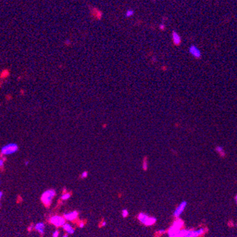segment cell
I'll use <instances>...</instances> for the list:
<instances>
[{"instance_id": "obj_1", "label": "cell", "mask_w": 237, "mask_h": 237, "mask_svg": "<svg viewBox=\"0 0 237 237\" xmlns=\"http://www.w3.org/2000/svg\"><path fill=\"white\" fill-rule=\"evenodd\" d=\"M56 192L55 190L48 189L43 192L41 196V200L46 206H49L51 205L53 197L55 196Z\"/></svg>"}, {"instance_id": "obj_2", "label": "cell", "mask_w": 237, "mask_h": 237, "mask_svg": "<svg viewBox=\"0 0 237 237\" xmlns=\"http://www.w3.org/2000/svg\"><path fill=\"white\" fill-rule=\"evenodd\" d=\"M18 150V146L15 143H9L7 145L3 146L1 149V155L2 156H7L10 154L16 153Z\"/></svg>"}, {"instance_id": "obj_3", "label": "cell", "mask_w": 237, "mask_h": 237, "mask_svg": "<svg viewBox=\"0 0 237 237\" xmlns=\"http://www.w3.org/2000/svg\"><path fill=\"white\" fill-rule=\"evenodd\" d=\"M138 219L139 221L145 226H151L156 222L157 219L155 217H150L145 213L141 212L138 215Z\"/></svg>"}, {"instance_id": "obj_4", "label": "cell", "mask_w": 237, "mask_h": 237, "mask_svg": "<svg viewBox=\"0 0 237 237\" xmlns=\"http://www.w3.org/2000/svg\"><path fill=\"white\" fill-rule=\"evenodd\" d=\"M177 219H178V220L174 221L173 224H172V226L168 229V233L169 237H173L175 235L177 234L181 230V228L183 226V221L179 218H177Z\"/></svg>"}, {"instance_id": "obj_5", "label": "cell", "mask_w": 237, "mask_h": 237, "mask_svg": "<svg viewBox=\"0 0 237 237\" xmlns=\"http://www.w3.org/2000/svg\"><path fill=\"white\" fill-rule=\"evenodd\" d=\"M65 221H66V219H65V217L59 216V215L53 216V217H50V223L53 224L54 226H57V227L63 226L64 224L66 223Z\"/></svg>"}, {"instance_id": "obj_6", "label": "cell", "mask_w": 237, "mask_h": 237, "mask_svg": "<svg viewBox=\"0 0 237 237\" xmlns=\"http://www.w3.org/2000/svg\"><path fill=\"white\" fill-rule=\"evenodd\" d=\"M187 205V201L185 200L182 201V202L179 204V205L176 208V210L174 211L173 212L174 217H176V218H179L180 215L182 214V212H184V210H185V208H186Z\"/></svg>"}, {"instance_id": "obj_7", "label": "cell", "mask_w": 237, "mask_h": 237, "mask_svg": "<svg viewBox=\"0 0 237 237\" xmlns=\"http://www.w3.org/2000/svg\"><path fill=\"white\" fill-rule=\"evenodd\" d=\"M189 52L192 56H194V57H195V58H200L201 56H202L201 51L195 45H191L189 47Z\"/></svg>"}, {"instance_id": "obj_8", "label": "cell", "mask_w": 237, "mask_h": 237, "mask_svg": "<svg viewBox=\"0 0 237 237\" xmlns=\"http://www.w3.org/2000/svg\"><path fill=\"white\" fill-rule=\"evenodd\" d=\"M78 211H73V212H68V213H65L64 214V217L66 219L67 221H73L78 218Z\"/></svg>"}, {"instance_id": "obj_9", "label": "cell", "mask_w": 237, "mask_h": 237, "mask_svg": "<svg viewBox=\"0 0 237 237\" xmlns=\"http://www.w3.org/2000/svg\"><path fill=\"white\" fill-rule=\"evenodd\" d=\"M45 228H46L45 224L43 223V222H39L34 226L35 230L37 231L40 234H44L45 232Z\"/></svg>"}, {"instance_id": "obj_10", "label": "cell", "mask_w": 237, "mask_h": 237, "mask_svg": "<svg viewBox=\"0 0 237 237\" xmlns=\"http://www.w3.org/2000/svg\"><path fill=\"white\" fill-rule=\"evenodd\" d=\"M173 43L176 45H179L181 43V38L179 36V34L176 31H173Z\"/></svg>"}, {"instance_id": "obj_11", "label": "cell", "mask_w": 237, "mask_h": 237, "mask_svg": "<svg viewBox=\"0 0 237 237\" xmlns=\"http://www.w3.org/2000/svg\"><path fill=\"white\" fill-rule=\"evenodd\" d=\"M63 229L68 234H74V232H75V229H74V228H73V226H71L70 224L68 223L65 224L63 226Z\"/></svg>"}, {"instance_id": "obj_12", "label": "cell", "mask_w": 237, "mask_h": 237, "mask_svg": "<svg viewBox=\"0 0 237 237\" xmlns=\"http://www.w3.org/2000/svg\"><path fill=\"white\" fill-rule=\"evenodd\" d=\"M215 151L217 152L219 156L221 158H225L226 157V151L221 146H217L215 147Z\"/></svg>"}, {"instance_id": "obj_13", "label": "cell", "mask_w": 237, "mask_h": 237, "mask_svg": "<svg viewBox=\"0 0 237 237\" xmlns=\"http://www.w3.org/2000/svg\"><path fill=\"white\" fill-rule=\"evenodd\" d=\"M205 233V228H200L197 230H193L192 237H199Z\"/></svg>"}, {"instance_id": "obj_14", "label": "cell", "mask_w": 237, "mask_h": 237, "mask_svg": "<svg viewBox=\"0 0 237 237\" xmlns=\"http://www.w3.org/2000/svg\"><path fill=\"white\" fill-rule=\"evenodd\" d=\"M142 168L144 171H147L148 168V157L147 156H145L143 159V165H142Z\"/></svg>"}, {"instance_id": "obj_15", "label": "cell", "mask_w": 237, "mask_h": 237, "mask_svg": "<svg viewBox=\"0 0 237 237\" xmlns=\"http://www.w3.org/2000/svg\"><path fill=\"white\" fill-rule=\"evenodd\" d=\"M70 197L71 194L70 192H65V193H63V194L62 195V196L60 198H61L62 200H68Z\"/></svg>"}, {"instance_id": "obj_16", "label": "cell", "mask_w": 237, "mask_h": 237, "mask_svg": "<svg viewBox=\"0 0 237 237\" xmlns=\"http://www.w3.org/2000/svg\"><path fill=\"white\" fill-rule=\"evenodd\" d=\"M134 14V12L133 10H128V11H126V17H130V16H133Z\"/></svg>"}, {"instance_id": "obj_17", "label": "cell", "mask_w": 237, "mask_h": 237, "mask_svg": "<svg viewBox=\"0 0 237 237\" xmlns=\"http://www.w3.org/2000/svg\"><path fill=\"white\" fill-rule=\"evenodd\" d=\"M121 215H122V217H123L124 218H125V217H126L128 215H129V211H128L127 210L124 209V210H122V212H121Z\"/></svg>"}, {"instance_id": "obj_18", "label": "cell", "mask_w": 237, "mask_h": 237, "mask_svg": "<svg viewBox=\"0 0 237 237\" xmlns=\"http://www.w3.org/2000/svg\"><path fill=\"white\" fill-rule=\"evenodd\" d=\"M87 176H88V172L87 171H84L81 174L80 177H81V179H85V178H87Z\"/></svg>"}, {"instance_id": "obj_19", "label": "cell", "mask_w": 237, "mask_h": 237, "mask_svg": "<svg viewBox=\"0 0 237 237\" xmlns=\"http://www.w3.org/2000/svg\"><path fill=\"white\" fill-rule=\"evenodd\" d=\"M59 234H60L59 231H58V230H56V231H55L54 232H53L52 237H59Z\"/></svg>"}, {"instance_id": "obj_20", "label": "cell", "mask_w": 237, "mask_h": 237, "mask_svg": "<svg viewBox=\"0 0 237 237\" xmlns=\"http://www.w3.org/2000/svg\"><path fill=\"white\" fill-rule=\"evenodd\" d=\"M4 158L2 157V159H0V166H1V168L3 167V166H4Z\"/></svg>"}, {"instance_id": "obj_21", "label": "cell", "mask_w": 237, "mask_h": 237, "mask_svg": "<svg viewBox=\"0 0 237 237\" xmlns=\"http://www.w3.org/2000/svg\"><path fill=\"white\" fill-rule=\"evenodd\" d=\"M84 221H81V222H80V223L79 224V226H80V228H82V227L84 226Z\"/></svg>"}, {"instance_id": "obj_22", "label": "cell", "mask_w": 237, "mask_h": 237, "mask_svg": "<svg viewBox=\"0 0 237 237\" xmlns=\"http://www.w3.org/2000/svg\"><path fill=\"white\" fill-rule=\"evenodd\" d=\"M34 225H33V224H31V226H29V228H28V231H31V229L33 228V227H34Z\"/></svg>"}, {"instance_id": "obj_23", "label": "cell", "mask_w": 237, "mask_h": 237, "mask_svg": "<svg viewBox=\"0 0 237 237\" xmlns=\"http://www.w3.org/2000/svg\"><path fill=\"white\" fill-rule=\"evenodd\" d=\"M106 224H107V222H106V221H103L102 223V224H101V226H105V225H106Z\"/></svg>"}, {"instance_id": "obj_24", "label": "cell", "mask_w": 237, "mask_h": 237, "mask_svg": "<svg viewBox=\"0 0 237 237\" xmlns=\"http://www.w3.org/2000/svg\"><path fill=\"white\" fill-rule=\"evenodd\" d=\"M234 200H235V203L237 204V194L235 195L234 197Z\"/></svg>"}, {"instance_id": "obj_25", "label": "cell", "mask_w": 237, "mask_h": 237, "mask_svg": "<svg viewBox=\"0 0 237 237\" xmlns=\"http://www.w3.org/2000/svg\"><path fill=\"white\" fill-rule=\"evenodd\" d=\"M158 232L160 233V234H162V233H164L165 232V230H164V229H160V230L158 231Z\"/></svg>"}, {"instance_id": "obj_26", "label": "cell", "mask_w": 237, "mask_h": 237, "mask_svg": "<svg viewBox=\"0 0 237 237\" xmlns=\"http://www.w3.org/2000/svg\"><path fill=\"white\" fill-rule=\"evenodd\" d=\"M2 196H3V192L2 191H1V192H0V198H2Z\"/></svg>"}, {"instance_id": "obj_27", "label": "cell", "mask_w": 237, "mask_h": 237, "mask_svg": "<svg viewBox=\"0 0 237 237\" xmlns=\"http://www.w3.org/2000/svg\"><path fill=\"white\" fill-rule=\"evenodd\" d=\"M160 29H164L165 26L164 25H160Z\"/></svg>"}, {"instance_id": "obj_28", "label": "cell", "mask_w": 237, "mask_h": 237, "mask_svg": "<svg viewBox=\"0 0 237 237\" xmlns=\"http://www.w3.org/2000/svg\"><path fill=\"white\" fill-rule=\"evenodd\" d=\"M29 161H25V164L26 165H28V164H29Z\"/></svg>"}, {"instance_id": "obj_29", "label": "cell", "mask_w": 237, "mask_h": 237, "mask_svg": "<svg viewBox=\"0 0 237 237\" xmlns=\"http://www.w3.org/2000/svg\"><path fill=\"white\" fill-rule=\"evenodd\" d=\"M62 237H68V235H64V236H63Z\"/></svg>"}, {"instance_id": "obj_30", "label": "cell", "mask_w": 237, "mask_h": 237, "mask_svg": "<svg viewBox=\"0 0 237 237\" xmlns=\"http://www.w3.org/2000/svg\"><path fill=\"white\" fill-rule=\"evenodd\" d=\"M236 225H237V224H236Z\"/></svg>"}]
</instances>
